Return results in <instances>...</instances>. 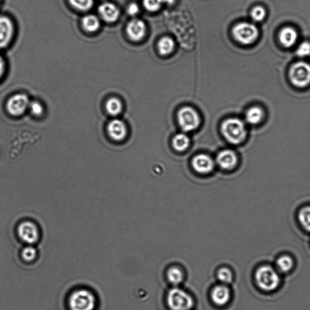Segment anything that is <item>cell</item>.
<instances>
[{
    "mask_svg": "<svg viewBox=\"0 0 310 310\" xmlns=\"http://www.w3.org/2000/svg\"><path fill=\"white\" fill-rule=\"evenodd\" d=\"M255 279L258 287L267 292L276 290L281 284V278L278 271L268 265H262L258 268Z\"/></svg>",
    "mask_w": 310,
    "mask_h": 310,
    "instance_id": "1",
    "label": "cell"
},
{
    "mask_svg": "<svg viewBox=\"0 0 310 310\" xmlns=\"http://www.w3.org/2000/svg\"><path fill=\"white\" fill-rule=\"evenodd\" d=\"M221 132L226 141L234 145L243 143L247 135L246 124L238 118H229L223 122Z\"/></svg>",
    "mask_w": 310,
    "mask_h": 310,
    "instance_id": "2",
    "label": "cell"
},
{
    "mask_svg": "<svg viewBox=\"0 0 310 310\" xmlns=\"http://www.w3.org/2000/svg\"><path fill=\"white\" fill-rule=\"evenodd\" d=\"M167 302L171 310H190L194 305L191 295L179 288H172L169 291Z\"/></svg>",
    "mask_w": 310,
    "mask_h": 310,
    "instance_id": "3",
    "label": "cell"
},
{
    "mask_svg": "<svg viewBox=\"0 0 310 310\" xmlns=\"http://www.w3.org/2000/svg\"><path fill=\"white\" fill-rule=\"evenodd\" d=\"M68 304L70 310H94L96 299L92 292L81 289L71 293Z\"/></svg>",
    "mask_w": 310,
    "mask_h": 310,
    "instance_id": "4",
    "label": "cell"
},
{
    "mask_svg": "<svg viewBox=\"0 0 310 310\" xmlns=\"http://www.w3.org/2000/svg\"><path fill=\"white\" fill-rule=\"evenodd\" d=\"M289 78L296 87H306L310 84V64L304 61L295 62L289 71Z\"/></svg>",
    "mask_w": 310,
    "mask_h": 310,
    "instance_id": "5",
    "label": "cell"
},
{
    "mask_svg": "<svg viewBox=\"0 0 310 310\" xmlns=\"http://www.w3.org/2000/svg\"><path fill=\"white\" fill-rule=\"evenodd\" d=\"M232 34L238 42L249 45L257 40L259 32L254 24L243 22L235 26L232 29Z\"/></svg>",
    "mask_w": 310,
    "mask_h": 310,
    "instance_id": "6",
    "label": "cell"
},
{
    "mask_svg": "<svg viewBox=\"0 0 310 310\" xmlns=\"http://www.w3.org/2000/svg\"><path fill=\"white\" fill-rule=\"evenodd\" d=\"M178 123L184 132L195 130L200 124V118L198 113L189 107H184L178 112Z\"/></svg>",
    "mask_w": 310,
    "mask_h": 310,
    "instance_id": "7",
    "label": "cell"
},
{
    "mask_svg": "<svg viewBox=\"0 0 310 310\" xmlns=\"http://www.w3.org/2000/svg\"><path fill=\"white\" fill-rule=\"evenodd\" d=\"M29 98L25 94H17L9 100L7 109L9 113L13 116H20L25 112L29 106Z\"/></svg>",
    "mask_w": 310,
    "mask_h": 310,
    "instance_id": "8",
    "label": "cell"
},
{
    "mask_svg": "<svg viewBox=\"0 0 310 310\" xmlns=\"http://www.w3.org/2000/svg\"><path fill=\"white\" fill-rule=\"evenodd\" d=\"M18 234L23 242L32 245L39 239V231L34 223L30 221L20 223L18 228Z\"/></svg>",
    "mask_w": 310,
    "mask_h": 310,
    "instance_id": "9",
    "label": "cell"
},
{
    "mask_svg": "<svg viewBox=\"0 0 310 310\" xmlns=\"http://www.w3.org/2000/svg\"><path fill=\"white\" fill-rule=\"evenodd\" d=\"M14 34V26L7 17H0V48H4L11 42Z\"/></svg>",
    "mask_w": 310,
    "mask_h": 310,
    "instance_id": "10",
    "label": "cell"
},
{
    "mask_svg": "<svg viewBox=\"0 0 310 310\" xmlns=\"http://www.w3.org/2000/svg\"><path fill=\"white\" fill-rule=\"evenodd\" d=\"M192 165L193 169L199 174H206L213 171L214 163L208 155L199 154L193 158Z\"/></svg>",
    "mask_w": 310,
    "mask_h": 310,
    "instance_id": "11",
    "label": "cell"
},
{
    "mask_svg": "<svg viewBox=\"0 0 310 310\" xmlns=\"http://www.w3.org/2000/svg\"><path fill=\"white\" fill-rule=\"evenodd\" d=\"M211 299L215 305L224 306L230 300V290L225 284L216 286L211 292Z\"/></svg>",
    "mask_w": 310,
    "mask_h": 310,
    "instance_id": "12",
    "label": "cell"
},
{
    "mask_svg": "<svg viewBox=\"0 0 310 310\" xmlns=\"http://www.w3.org/2000/svg\"><path fill=\"white\" fill-rule=\"evenodd\" d=\"M238 157L235 152L231 150H224L217 154L216 162L220 168L231 170L237 166Z\"/></svg>",
    "mask_w": 310,
    "mask_h": 310,
    "instance_id": "13",
    "label": "cell"
},
{
    "mask_svg": "<svg viewBox=\"0 0 310 310\" xmlns=\"http://www.w3.org/2000/svg\"><path fill=\"white\" fill-rule=\"evenodd\" d=\"M109 135L115 141H121L127 135L126 125L120 120H113L110 122L107 126Z\"/></svg>",
    "mask_w": 310,
    "mask_h": 310,
    "instance_id": "14",
    "label": "cell"
},
{
    "mask_svg": "<svg viewBox=\"0 0 310 310\" xmlns=\"http://www.w3.org/2000/svg\"><path fill=\"white\" fill-rule=\"evenodd\" d=\"M145 25L139 20H133L128 24L127 33L131 40L139 41L144 37L145 33Z\"/></svg>",
    "mask_w": 310,
    "mask_h": 310,
    "instance_id": "15",
    "label": "cell"
},
{
    "mask_svg": "<svg viewBox=\"0 0 310 310\" xmlns=\"http://www.w3.org/2000/svg\"><path fill=\"white\" fill-rule=\"evenodd\" d=\"M99 14L102 19L107 23H113L120 16V11L111 3H104L98 8Z\"/></svg>",
    "mask_w": 310,
    "mask_h": 310,
    "instance_id": "16",
    "label": "cell"
},
{
    "mask_svg": "<svg viewBox=\"0 0 310 310\" xmlns=\"http://www.w3.org/2000/svg\"><path fill=\"white\" fill-rule=\"evenodd\" d=\"M280 43L285 47H291L296 43L298 34L296 30L291 27H285L279 33Z\"/></svg>",
    "mask_w": 310,
    "mask_h": 310,
    "instance_id": "17",
    "label": "cell"
},
{
    "mask_svg": "<svg viewBox=\"0 0 310 310\" xmlns=\"http://www.w3.org/2000/svg\"><path fill=\"white\" fill-rule=\"evenodd\" d=\"M264 112L263 109L258 106H254L247 110L246 114V120L247 123L252 126L260 124L264 120Z\"/></svg>",
    "mask_w": 310,
    "mask_h": 310,
    "instance_id": "18",
    "label": "cell"
},
{
    "mask_svg": "<svg viewBox=\"0 0 310 310\" xmlns=\"http://www.w3.org/2000/svg\"><path fill=\"white\" fill-rule=\"evenodd\" d=\"M297 219L304 230L310 232V205H306L298 211Z\"/></svg>",
    "mask_w": 310,
    "mask_h": 310,
    "instance_id": "19",
    "label": "cell"
},
{
    "mask_svg": "<svg viewBox=\"0 0 310 310\" xmlns=\"http://www.w3.org/2000/svg\"><path fill=\"white\" fill-rule=\"evenodd\" d=\"M83 28L89 32H95L99 29L100 22L99 19L94 15H88L82 20Z\"/></svg>",
    "mask_w": 310,
    "mask_h": 310,
    "instance_id": "20",
    "label": "cell"
},
{
    "mask_svg": "<svg viewBox=\"0 0 310 310\" xmlns=\"http://www.w3.org/2000/svg\"><path fill=\"white\" fill-rule=\"evenodd\" d=\"M168 281L174 285L181 284L184 279L183 271L177 267H172L167 272Z\"/></svg>",
    "mask_w": 310,
    "mask_h": 310,
    "instance_id": "21",
    "label": "cell"
},
{
    "mask_svg": "<svg viewBox=\"0 0 310 310\" xmlns=\"http://www.w3.org/2000/svg\"><path fill=\"white\" fill-rule=\"evenodd\" d=\"M190 144V139L186 134L179 133L176 135L172 140L173 147L176 150L183 151L186 150Z\"/></svg>",
    "mask_w": 310,
    "mask_h": 310,
    "instance_id": "22",
    "label": "cell"
},
{
    "mask_svg": "<svg viewBox=\"0 0 310 310\" xmlns=\"http://www.w3.org/2000/svg\"><path fill=\"white\" fill-rule=\"evenodd\" d=\"M293 259L288 255H283L276 261V267L279 271L286 273L290 271L294 267Z\"/></svg>",
    "mask_w": 310,
    "mask_h": 310,
    "instance_id": "23",
    "label": "cell"
},
{
    "mask_svg": "<svg viewBox=\"0 0 310 310\" xmlns=\"http://www.w3.org/2000/svg\"><path fill=\"white\" fill-rule=\"evenodd\" d=\"M175 43L172 38L165 37L161 39L158 48L161 55H168L174 50Z\"/></svg>",
    "mask_w": 310,
    "mask_h": 310,
    "instance_id": "24",
    "label": "cell"
},
{
    "mask_svg": "<svg viewBox=\"0 0 310 310\" xmlns=\"http://www.w3.org/2000/svg\"><path fill=\"white\" fill-rule=\"evenodd\" d=\"M106 107L107 112L112 116L120 114L123 109L121 101L115 98H110L107 101Z\"/></svg>",
    "mask_w": 310,
    "mask_h": 310,
    "instance_id": "25",
    "label": "cell"
},
{
    "mask_svg": "<svg viewBox=\"0 0 310 310\" xmlns=\"http://www.w3.org/2000/svg\"><path fill=\"white\" fill-rule=\"evenodd\" d=\"M217 278L223 284H231L234 280V275L232 271L228 268L222 267L220 268L216 273Z\"/></svg>",
    "mask_w": 310,
    "mask_h": 310,
    "instance_id": "26",
    "label": "cell"
},
{
    "mask_svg": "<svg viewBox=\"0 0 310 310\" xmlns=\"http://www.w3.org/2000/svg\"><path fill=\"white\" fill-rule=\"evenodd\" d=\"M69 2L72 7L82 11H89L94 5V0H69Z\"/></svg>",
    "mask_w": 310,
    "mask_h": 310,
    "instance_id": "27",
    "label": "cell"
},
{
    "mask_svg": "<svg viewBox=\"0 0 310 310\" xmlns=\"http://www.w3.org/2000/svg\"><path fill=\"white\" fill-rule=\"evenodd\" d=\"M252 19L255 22H261L266 17V11L263 7L258 6L253 9L250 13Z\"/></svg>",
    "mask_w": 310,
    "mask_h": 310,
    "instance_id": "28",
    "label": "cell"
},
{
    "mask_svg": "<svg viewBox=\"0 0 310 310\" xmlns=\"http://www.w3.org/2000/svg\"><path fill=\"white\" fill-rule=\"evenodd\" d=\"M37 252L34 247L30 245L24 248L22 252V257L23 260L31 262L37 258Z\"/></svg>",
    "mask_w": 310,
    "mask_h": 310,
    "instance_id": "29",
    "label": "cell"
},
{
    "mask_svg": "<svg viewBox=\"0 0 310 310\" xmlns=\"http://www.w3.org/2000/svg\"><path fill=\"white\" fill-rule=\"evenodd\" d=\"M163 4V0H144L143 2L146 10L150 12L159 10Z\"/></svg>",
    "mask_w": 310,
    "mask_h": 310,
    "instance_id": "30",
    "label": "cell"
},
{
    "mask_svg": "<svg viewBox=\"0 0 310 310\" xmlns=\"http://www.w3.org/2000/svg\"><path fill=\"white\" fill-rule=\"evenodd\" d=\"M296 53L301 58L307 57L310 55V43L308 41H303L297 47Z\"/></svg>",
    "mask_w": 310,
    "mask_h": 310,
    "instance_id": "31",
    "label": "cell"
},
{
    "mask_svg": "<svg viewBox=\"0 0 310 310\" xmlns=\"http://www.w3.org/2000/svg\"><path fill=\"white\" fill-rule=\"evenodd\" d=\"M29 108L31 110L33 115L35 116H40L42 114L43 112V107L40 103L37 102V101H34V102L30 103Z\"/></svg>",
    "mask_w": 310,
    "mask_h": 310,
    "instance_id": "32",
    "label": "cell"
},
{
    "mask_svg": "<svg viewBox=\"0 0 310 310\" xmlns=\"http://www.w3.org/2000/svg\"><path fill=\"white\" fill-rule=\"evenodd\" d=\"M139 11L138 6L136 4H130L127 8V13L131 16H135Z\"/></svg>",
    "mask_w": 310,
    "mask_h": 310,
    "instance_id": "33",
    "label": "cell"
},
{
    "mask_svg": "<svg viewBox=\"0 0 310 310\" xmlns=\"http://www.w3.org/2000/svg\"><path fill=\"white\" fill-rule=\"evenodd\" d=\"M5 68V64L4 58H2V56L0 55V79L3 76V74L4 73Z\"/></svg>",
    "mask_w": 310,
    "mask_h": 310,
    "instance_id": "34",
    "label": "cell"
},
{
    "mask_svg": "<svg viewBox=\"0 0 310 310\" xmlns=\"http://www.w3.org/2000/svg\"><path fill=\"white\" fill-rule=\"evenodd\" d=\"M163 4L167 5H172L175 2V0H163Z\"/></svg>",
    "mask_w": 310,
    "mask_h": 310,
    "instance_id": "35",
    "label": "cell"
},
{
    "mask_svg": "<svg viewBox=\"0 0 310 310\" xmlns=\"http://www.w3.org/2000/svg\"><path fill=\"white\" fill-rule=\"evenodd\" d=\"M0 1H1V0H0Z\"/></svg>",
    "mask_w": 310,
    "mask_h": 310,
    "instance_id": "36",
    "label": "cell"
}]
</instances>
